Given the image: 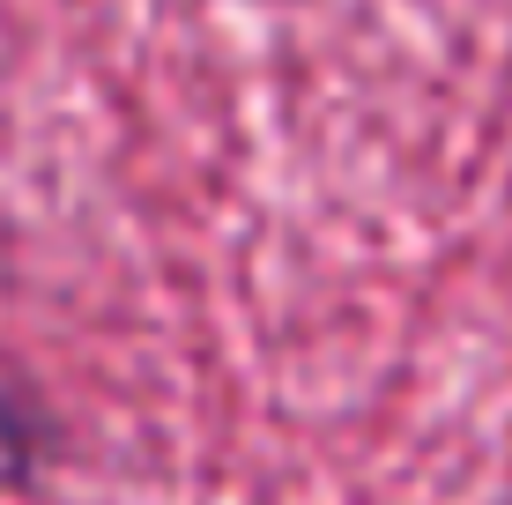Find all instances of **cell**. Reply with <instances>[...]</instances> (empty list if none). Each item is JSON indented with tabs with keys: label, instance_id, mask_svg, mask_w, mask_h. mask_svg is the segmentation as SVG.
Here are the masks:
<instances>
[{
	"label": "cell",
	"instance_id": "cell-1",
	"mask_svg": "<svg viewBox=\"0 0 512 505\" xmlns=\"http://www.w3.org/2000/svg\"><path fill=\"white\" fill-rule=\"evenodd\" d=\"M60 461H67V424L52 409V394L38 387V372L23 357L0 350V498L38 491Z\"/></svg>",
	"mask_w": 512,
	"mask_h": 505
}]
</instances>
